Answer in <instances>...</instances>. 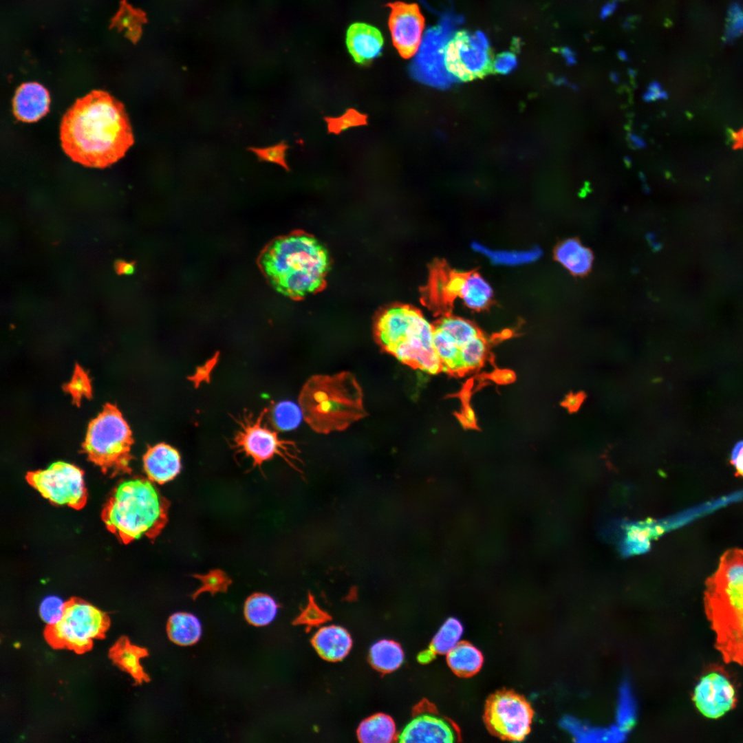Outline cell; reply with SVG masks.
<instances>
[{"instance_id":"cell-1","label":"cell","mask_w":743,"mask_h":743,"mask_svg":"<svg viewBox=\"0 0 743 743\" xmlns=\"http://www.w3.org/2000/svg\"><path fill=\"white\" fill-rule=\"evenodd\" d=\"M60 137L73 161L100 169L122 158L134 142L124 105L102 90L76 100L62 118Z\"/></svg>"},{"instance_id":"cell-2","label":"cell","mask_w":743,"mask_h":743,"mask_svg":"<svg viewBox=\"0 0 743 743\" xmlns=\"http://www.w3.org/2000/svg\"><path fill=\"white\" fill-rule=\"evenodd\" d=\"M705 587V613L715 634V647L726 663L742 665L743 550H726Z\"/></svg>"},{"instance_id":"cell-3","label":"cell","mask_w":743,"mask_h":743,"mask_svg":"<svg viewBox=\"0 0 743 743\" xmlns=\"http://www.w3.org/2000/svg\"><path fill=\"white\" fill-rule=\"evenodd\" d=\"M261 266L278 292L299 299L323 287L330 258L316 238L300 233L271 243L263 253Z\"/></svg>"},{"instance_id":"cell-4","label":"cell","mask_w":743,"mask_h":743,"mask_svg":"<svg viewBox=\"0 0 743 743\" xmlns=\"http://www.w3.org/2000/svg\"><path fill=\"white\" fill-rule=\"evenodd\" d=\"M149 479L136 477L118 484L101 518L125 544L142 537L155 539L168 521L169 501Z\"/></svg>"},{"instance_id":"cell-5","label":"cell","mask_w":743,"mask_h":743,"mask_svg":"<svg viewBox=\"0 0 743 743\" xmlns=\"http://www.w3.org/2000/svg\"><path fill=\"white\" fill-rule=\"evenodd\" d=\"M299 405L305 422L319 433L343 431L367 415L362 388L349 372L311 376L301 390Z\"/></svg>"},{"instance_id":"cell-6","label":"cell","mask_w":743,"mask_h":743,"mask_svg":"<svg viewBox=\"0 0 743 743\" xmlns=\"http://www.w3.org/2000/svg\"><path fill=\"white\" fill-rule=\"evenodd\" d=\"M435 327L417 310L396 305L383 311L374 325L376 341L386 353L402 363L427 373L442 370L433 348Z\"/></svg>"},{"instance_id":"cell-7","label":"cell","mask_w":743,"mask_h":743,"mask_svg":"<svg viewBox=\"0 0 743 743\" xmlns=\"http://www.w3.org/2000/svg\"><path fill=\"white\" fill-rule=\"evenodd\" d=\"M131 431L122 413L107 405L89 424L83 449L89 460L104 473H130Z\"/></svg>"},{"instance_id":"cell-8","label":"cell","mask_w":743,"mask_h":743,"mask_svg":"<svg viewBox=\"0 0 743 743\" xmlns=\"http://www.w3.org/2000/svg\"><path fill=\"white\" fill-rule=\"evenodd\" d=\"M110 626L109 616L78 597L64 603L61 618L47 624L46 642L55 649H67L81 654L93 647L94 639H102Z\"/></svg>"},{"instance_id":"cell-9","label":"cell","mask_w":743,"mask_h":743,"mask_svg":"<svg viewBox=\"0 0 743 743\" xmlns=\"http://www.w3.org/2000/svg\"><path fill=\"white\" fill-rule=\"evenodd\" d=\"M25 479L32 487L54 505L80 510L87 503L84 473L73 464L54 462L45 469L28 472Z\"/></svg>"},{"instance_id":"cell-10","label":"cell","mask_w":743,"mask_h":743,"mask_svg":"<svg viewBox=\"0 0 743 743\" xmlns=\"http://www.w3.org/2000/svg\"><path fill=\"white\" fill-rule=\"evenodd\" d=\"M266 413L267 409H264L255 419L246 416L239 422L240 428L234 439L235 446L250 457L255 465L261 466L279 455L294 469L302 473L297 465L300 459L296 444L292 441L280 439L276 431L263 423Z\"/></svg>"},{"instance_id":"cell-11","label":"cell","mask_w":743,"mask_h":743,"mask_svg":"<svg viewBox=\"0 0 743 743\" xmlns=\"http://www.w3.org/2000/svg\"><path fill=\"white\" fill-rule=\"evenodd\" d=\"M533 716L528 702L513 691L502 690L487 700L484 722L489 731L506 740L521 741L530 731Z\"/></svg>"},{"instance_id":"cell-12","label":"cell","mask_w":743,"mask_h":743,"mask_svg":"<svg viewBox=\"0 0 743 743\" xmlns=\"http://www.w3.org/2000/svg\"><path fill=\"white\" fill-rule=\"evenodd\" d=\"M450 30L446 21L427 30L410 65L411 74L416 80L437 88H446L458 82L445 62Z\"/></svg>"},{"instance_id":"cell-13","label":"cell","mask_w":743,"mask_h":743,"mask_svg":"<svg viewBox=\"0 0 743 743\" xmlns=\"http://www.w3.org/2000/svg\"><path fill=\"white\" fill-rule=\"evenodd\" d=\"M445 62L449 72L458 81L484 75L492 66L486 37L481 32H457L446 43Z\"/></svg>"},{"instance_id":"cell-14","label":"cell","mask_w":743,"mask_h":743,"mask_svg":"<svg viewBox=\"0 0 743 743\" xmlns=\"http://www.w3.org/2000/svg\"><path fill=\"white\" fill-rule=\"evenodd\" d=\"M693 700L702 715L718 719L735 707L736 691L724 669L712 668L699 679L693 691Z\"/></svg>"},{"instance_id":"cell-15","label":"cell","mask_w":743,"mask_h":743,"mask_svg":"<svg viewBox=\"0 0 743 743\" xmlns=\"http://www.w3.org/2000/svg\"><path fill=\"white\" fill-rule=\"evenodd\" d=\"M389 25L393 43L404 58L415 54L421 43L424 18L416 4L396 2L389 5Z\"/></svg>"},{"instance_id":"cell-16","label":"cell","mask_w":743,"mask_h":743,"mask_svg":"<svg viewBox=\"0 0 743 743\" xmlns=\"http://www.w3.org/2000/svg\"><path fill=\"white\" fill-rule=\"evenodd\" d=\"M400 742H456L459 737L456 726L436 711H424L416 715L398 736Z\"/></svg>"},{"instance_id":"cell-17","label":"cell","mask_w":743,"mask_h":743,"mask_svg":"<svg viewBox=\"0 0 743 743\" xmlns=\"http://www.w3.org/2000/svg\"><path fill=\"white\" fill-rule=\"evenodd\" d=\"M143 467L148 479L163 484L173 480L180 472V455L167 444H157L149 447L144 455Z\"/></svg>"},{"instance_id":"cell-18","label":"cell","mask_w":743,"mask_h":743,"mask_svg":"<svg viewBox=\"0 0 743 743\" xmlns=\"http://www.w3.org/2000/svg\"><path fill=\"white\" fill-rule=\"evenodd\" d=\"M50 103L49 93L43 86L36 82L25 83L16 90L13 113L22 122H36L48 112Z\"/></svg>"},{"instance_id":"cell-19","label":"cell","mask_w":743,"mask_h":743,"mask_svg":"<svg viewBox=\"0 0 743 743\" xmlns=\"http://www.w3.org/2000/svg\"><path fill=\"white\" fill-rule=\"evenodd\" d=\"M346 43L355 62L365 65L380 54L383 38L380 32L375 27L366 23H356L347 30Z\"/></svg>"},{"instance_id":"cell-20","label":"cell","mask_w":743,"mask_h":743,"mask_svg":"<svg viewBox=\"0 0 743 743\" xmlns=\"http://www.w3.org/2000/svg\"><path fill=\"white\" fill-rule=\"evenodd\" d=\"M312 645L323 659L339 661L349 654L352 639L349 632L338 625H325L319 629L312 639Z\"/></svg>"},{"instance_id":"cell-21","label":"cell","mask_w":743,"mask_h":743,"mask_svg":"<svg viewBox=\"0 0 743 743\" xmlns=\"http://www.w3.org/2000/svg\"><path fill=\"white\" fill-rule=\"evenodd\" d=\"M149 656L146 648L131 643L127 636H121L109 649V657L120 669L129 673L136 685L148 682L150 678L140 663V659Z\"/></svg>"},{"instance_id":"cell-22","label":"cell","mask_w":743,"mask_h":743,"mask_svg":"<svg viewBox=\"0 0 743 743\" xmlns=\"http://www.w3.org/2000/svg\"><path fill=\"white\" fill-rule=\"evenodd\" d=\"M561 726L579 742H621L627 737V730L618 724L608 729L592 727L568 716L561 720Z\"/></svg>"},{"instance_id":"cell-23","label":"cell","mask_w":743,"mask_h":743,"mask_svg":"<svg viewBox=\"0 0 743 743\" xmlns=\"http://www.w3.org/2000/svg\"><path fill=\"white\" fill-rule=\"evenodd\" d=\"M166 633L173 643L180 646H190L200 640L202 626L195 615L187 612H176L167 621Z\"/></svg>"},{"instance_id":"cell-24","label":"cell","mask_w":743,"mask_h":743,"mask_svg":"<svg viewBox=\"0 0 743 743\" xmlns=\"http://www.w3.org/2000/svg\"><path fill=\"white\" fill-rule=\"evenodd\" d=\"M451 669L460 677H470L481 669L484 658L481 652L471 643L460 641L446 654Z\"/></svg>"},{"instance_id":"cell-25","label":"cell","mask_w":743,"mask_h":743,"mask_svg":"<svg viewBox=\"0 0 743 743\" xmlns=\"http://www.w3.org/2000/svg\"><path fill=\"white\" fill-rule=\"evenodd\" d=\"M557 260L576 275L587 273L591 268L592 252L579 241L568 239L560 244L555 251Z\"/></svg>"},{"instance_id":"cell-26","label":"cell","mask_w":743,"mask_h":743,"mask_svg":"<svg viewBox=\"0 0 743 743\" xmlns=\"http://www.w3.org/2000/svg\"><path fill=\"white\" fill-rule=\"evenodd\" d=\"M357 736L364 743H389L396 737V724L389 715L377 713L360 723Z\"/></svg>"},{"instance_id":"cell-27","label":"cell","mask_w":743,"mask_h":743,"mask_svg":"<svg viewBox=\"0 0 743 743\" xmlns=\"http://www.w3.org/2000/svg\"><path fill=\"white\" fill-rule=\"evenodd\" d=\"M369 661L378 671L389 673L396 670L403 663L405 654L396 642L383 639L372 645L369 649Z\"/></svg>"},{"instance_id":"cell-28","label":"cell","mask_w":743,"mask_h":743,"mask_svg":"<svg viewBox=\"0 0 743 743\" xmlns=\"http://www.w3.org/2000/svg\"><path fill=\"white\" fill-rule=\"evenodd\" d=\"M278 605L273 598L263 593H255L248 597L244 606L247 622L255 627L270 624L275 618Z\"/></svg>"},{"instance_id":"cell-29","label":"cell","mask_w":743,"mask_h":743,"mask_svg":"<svg viewBox=\"0 0 743 743\" xmlns=\"http://www.w3.org/2000/svg\"><path fill=\"white\" fill-rule=\"evenodd\" d=\"M493 290L490 284L478 273L465 274L460 297L469 308L480 310L490 303Z\"/></svg>"},{"instance_id":"cell-30","label":"cell","mask_w":743,"mask_h":743,"mask_svg":"<svg viewBox=\"0 0 743 743\" xmlns=\"http://www.w3.org/2000/svg\"><path fill=\"white\" fill-rule=\"evenodd\" d=\"M473 249L487 258L494 264L502 266H519L537 260L542 252L538 247L524 250H491L485 246L473 242Z\"/></svg>"},{"instance_id":"cell-31","label":"cell","mask_w":743,"mask_h":743,"mask_svg":"<svg viewBox=\"0 0 743 743\" xmlns=\"http://www.w3.org/2000/svg\"><path fill=\"white\" fill-rule=\"evenodd\" d=\"M462 633L461 623L455 618H449L437 632L429 648L435 655H446L460 642Z\"/></svg>"},{"instance_id":"cell-32","label":"cell","mask_w":743,"mask_h":743,"mask_svg":"<svg viewBox=\"0 0 743 743\" xmlns=\"http://www.w3.org/2000/svg\"><path fill=\"white\" fill-rule=\"evenodd\" d=\"M487 353L486 341L481 335L460 347L458 358V374L479 368Z\"/></svg>"},{"instance_id":"cell-33","label":"cell","mask_w":743,"mask_h":743,"mask_svg":"<svg viewBox=\"0 0 743 743\" xmlns=\"http://www.w3.org/2000/svg\"><path fill=\"white\" fill-rule=\"evenodd\" d=\"M433 348L442 363V370L458 374L460 347L449 336L435 327Z\"/></svg>"},{"instance_id":"cell-34","label":"cell","mask_w":743,"mask_h":743,"mask_svg":"<svg viewBox=\"0 0 743 743\" xmlns=\"http://www.w3.org/2000/svg\"><path fill=\"white\" fill-rule=\"evenodd\" d=\"M435 328L449 336L460 347L480 335V332L473 323L456 316L444 317Z\"/></svg>"},{"instance_id":"cell-35","label":"cell","mask_w":743,"mask_h":743,"mask_svg":"<svg viewBox=\"0 0 743 743\" xmlns=\"http://www.w3.org/2000/svg\"><path fill=\"white\" fill-rule=\"evenodd\" d=\"M272 424L277 429L290 431L301 423L303 413L299 405L285 400L276 403L270 410Z\"/></svg>"},{"instance_id":"cell-36","label":"cell","mask_w":743,"mask_h":743,"mask_svg":"<svg viewBox=\"0 0 743 743\" xmlns=\"http://www.w3.org/2000/svg\"><path fill=\"white\" fill-rule=\"evenodd\" d=\"M636 716V704L631 688L626 682L620 689L616 720L617 724L628 730Z\"/></svg>"},{"instance_id":"cell-37","label":"cell","mask_w":743,"mask_h":743,"mask_svg":"<svg viewBox=\"0 0 743 743\" xmlns=\"http://www.w3.org/2000/svg\"><path fill=\"white\" fill-rule=\"evenodd\" d=\"M329 132L338 134L349 127L367 125V116L356 109H349L344 114L336 118L326 117Z\"/></svg>"},{"instance_id":"cell-38","label":"cell","mask_w":743,"mask_h":743,"mask_svg":"<svg viewBox=\"0 0 743 743\" xmlns=\"http://www.w3.org/2000/svg\"><path fill=\"white\" fill-rule=\"evenodd\" d=\"M288 147L284 142H281L275 145L259 148L250 147L248 150L252 151L259 161H265L277 164L287 171L290 169L286 160V153Z\"/></svg>"},{"instance_id":"cell-39","label":"cell","mask_w":743,"mask_h":743,"mask_svg":"<svg viewBox=\"0 0 743 743\" xmlns=\"http://www.w3.org/2000/svg\"><path fill=\"white\" fill-rule=\"evenodd\" d=\"M64 603L57 596L46 597L40 605L41 618L47 624L56 623L62 616Z\"/></svg>"},{"instance_id":"cell-40","label":"cell","mask_w":743,"mask_h":743,"mask_svg":"<svg viewBox=\"0 0 743 743\" xmlns=\"http://www.w3.org/2000/svg\"><path fill=\"white\" fill-rule=\"evenodd\" d=\"M66 389L76 400L88 397L91 394V385L87 375L80 368H76Z\"/></svg>"},{"instance_id":"cell-41","label":"cell","mask_w":743,"mask_h":743,"mask_svg":"<svg viewBox=\"0 0 743 743\" xmlns=\"http://www.w3.org/2000/svg\"><path fill=\"white\" fill-rule=\"evenodd\" d=\"M202 586L196 590L192 595V598L196 597L204 592H210L215 594L217 592H226L230 581L221 573H211L208 576L201 578Z\"/></svg>"},{"instance_id":"cell-42","label":"cell","mask_w":743,"mask_h":743,"mask_svg":"<svg viewBox=\"0 0 743 743\" xmlns=\"http://www.w3.org/2000/svg\"><path fill=\"white\" fill-rule=\"evenodd\" d=\"M465 274L453 272L444 277L443 297L451 300L460 297Z\"/></svg>"},{"instance_id":"cell-43","label":"cell","mask_w":743,"mask_h":743,"mask_svg":"<svg viewBox=\"0 0 743 743\" xmlns=\"http://www.w3.org/2000/svg\"><path fill=\"white\" fill-rule=\"evenodd\" d=\"M517 60L514 54L509 52H503L499 54L493 63L492 66L493 69L499 74H506L511 72L517 66Z\"/></svg>"},{"instance_id":"cell-44","label":"cell","mask_w":743,"mask_h":743,"mask_svg":"<svg viewBox=\"0 0 743 743\" xmlns=\"http://www.w3.org/2000/svg\"><path fill=\"white\" fill-rule=\"evenodd\" d=\"M731 462L737 475L743 477V440L734 446L731 457Z\"/></svg>"},{"instance_id":"cell-45","label":"cell","mask_w":743,"mask_h":743,"mask_svg":"<svg viewBox=\"0 0 743 743\" xmlns=\"http://www.w3.org/2000/svg\"><path fill=\"white\" fill-rule=\"evenodd\" d=\"M515 377V374L512 371L506 369L495 371L491 376L493 380L502 384L513 382Z\"/></svg>"},{"instance_id":"cell-46","label":"cell","mask_w":743,"mask_h":743,"mask_svg":"<svg viewBox=\"0 0 743 743\" xmlns=\"http://www.w3.org/2000/svg\"><path fill=\"white\" fill-rule=\"evenodd\" d=\"M114 268L118 274H131L134 272L133 262H126L123 260H117L114 264Z\"/></svg>"},{"instance_id":"cell-47","label":"cell","mask_w":743,"mask_h":743,"mask_svg":"<svg viewBox=\"0 0 743 743\" xmlns=\"http://www.w3.org/2000/svg\"><path fill=\"white\" fill-rule=\"evenodd\" d=\"M618 6V0H612L607 2L601 8L600 12V18L603 20L606 19L608 17L612 14L616 10Z\"/></svg>"},{"instance_id":"cell-48","label":"cell","mask_w":743,"mask_h":743,"mask_svg":"<svg viewBox=\"0 0 743 743\" xmlns=\"http://www.w3.org/2000/svg\"><path fill=\"white\" fill-rule=\"evenodd\" d=\"M581 401V396L579 395L571 394L567 396L565 403L568 409L570 410H575L580 406Z\"/></svg>"},{"instance_id":"cell-49","label":"cell","mask_w":743,"mask_h":743,"mask_svg":"<svg viewBox=\"0 0 743 743\" xmlns=\"http://www.w3.org/2000/svg\"><path fill=\"white\" fill-rule=\"evenodd\" d=\"M561 53L568 65H571L576 63V53L569 47H563Z\"/></svg>"},{"instance_id":"cell-50","label":"cell","mask_w":743,"mask_h":743,"mask_svg":"<svg viewBox=\"0 0 743 743\" xmlns=\"http://www.w3.org/2000/svg\"><path fill=\"white\" fill-rule=\"evenodd\" d=\"M731 139L733 143L734 148H741L743 147V128L737 131L731 133Z\"/></svg>"},{"instance_id":"cell-51","label":"cell","mask_w":743,"mask_h":743,"mask_svg":"<svg viewBox=\"0 0 743 743\" xmlns=\"http://www.w3.org/2000/svg\"><path fill=\"white\" fill-rule=\"evenodd\" d=\"M435 654L429 648L422 652L418 656V660L422 663H427L432 660Z\"/></svg>"},{"instance_id":"cell-52","label":"cell","mask_w":743,"mask_h":743,"mask_svg":"<svg viewBox=\"0 0 743 743\" xmlns=\"http://www.w3.org/2000/svg\"><path fill=\"white\" fill-rule=\"evenodd\" d=\"M462 418L465 421V423L467 425H470V424H474V422H475L474 413L472 411V409H470L469 407H467L465 409V411L464 412V416H463V417Z\"/></svg>"},{"instance_id":"cell-53","label":"cell","mask_w":743,"mask_h":743,"mask_svg":"<svg viewBox=\"0 0 743 743\" xmlns=\"http://www.w3.org/2000/svg\"><path fill=\"white\" fill-rule=\"evenodd\" d=\"M617 54L618 58L622 61H627L628 59L627 55L624 50H619Z\"/></svg>"}]
</instances>
